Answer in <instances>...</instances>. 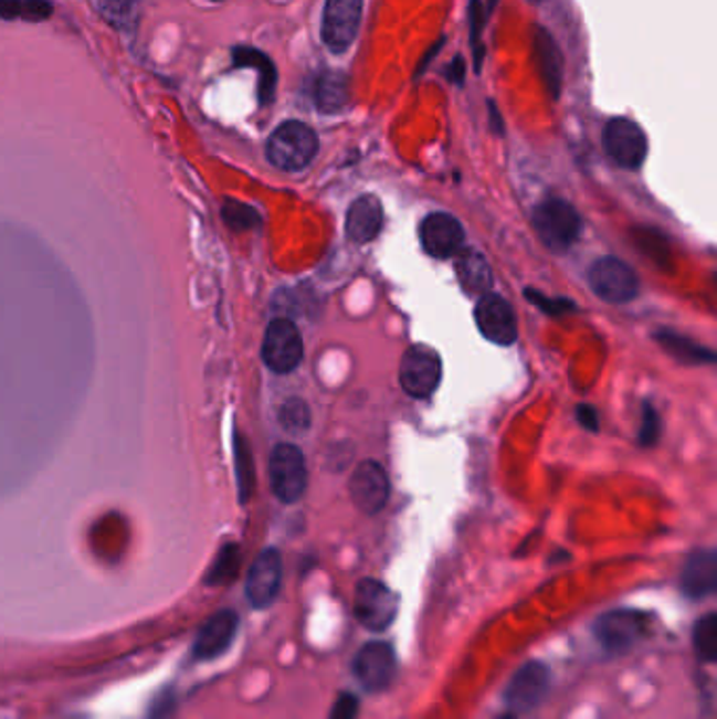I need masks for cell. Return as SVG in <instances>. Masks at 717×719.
<instances>
[{"label":"cell","instance_id":"cell-1","mask_svg":"<svg viewBox=\"0 0 717 719\" xmlns=\"http://www.w3.org/2000/svg\"><path fill=\"white\" fill-rule=\"evenodd\" d=\"M318 154V135L299 120H288L272 133L267 141V160L281 171L297 173L312 165Z\"/></svg>","mask_w":717,"mask_h":719},{"label":"cell","instance_id":"cell-2","mask_svg":"<svg viewBox=\"0 0 717 719\" xmlns=\"http://www.w3.org/2000/svg\"><path fill=\"white\" fill-rule=\"evenodd\" d=\"M533 225L545 246L556 253L570 249L583 230L581 215L562 198H549L541 202L533 213Z\"/></svg>","mask_w":717,"mask_h":719},{"label":"cell","instance_id":"cell-3","mask_svg":"<svg viewBox=\"0 0 717 719\" xmlns=\"http://www.w3.org/2000/svg\"><path fill=\"white\" fill-rule=\"evenodd\" d=\"M398 595L386 583L377 579H362L356 588L354 612L362 627L369 632L381 633L390 630L398 614Z\"/></svg>","mask_w":717,"mask_h":719},{"label":"cell","instance_id":"cell-4","mask_svg":"<svg viewBox=\"0 0 717 719\" xmlns=\"http://www.w3.org/2000/svg\"><path fill=\"white\" fill-rule=\"evenodd\" d=\"M263 362L270 371L291 372L302 364L304 339L299 328L288 318H276L270 323L261 348Z\"/></svg>","mask_w":717,"mask_h":719},{"label":"cell","instance_id":"cell-5","mask_svg":"<svg viewBox=\"0 0 717 719\" xmlns=\"http://www.w3.org/2000/svg\"><path fill=\"white\" fill-rule=\"evenodd\" d=\"M270 482L274 495L283 503H297L307 488V467L302 448L278 444L270 457Z\"/></svg>","mask_w":717,"mask_h":719},{"label":"cell","instance_id":"cell-6","mask_svg":"<svg viewBox=\"0 0 717 719\" xmlns=\"http://www.w3.org/2000/svg\"><path fill=\"white\" fill-rule=\"evenodd\" d=\"M649 630V614L631 609L604 612L595 621V637L609 653H628Z\"/></svg>","mask_w":717,"mask_h":719},{"label":"cell","instance_id":"cell-7","mask_svg":"<svg viewBox=\"0 0 717 719\" xmlns=\"http://www.w3.org/2000/svg\"><path fill=\"white\" fill-rule=\"evenodd\" d=\"M591 290L607 304H628L637 295V276L628 263L616 257H602L589 269Z\"/></svg>","mask_w":717,"mask_h":719},{"label":"cell","instance_id":"cell-8","mask_svg":"<svg viewBox=\"0 0 717 719\" xmlns=\"http://www.w3.org/2000/svg\"><path fill=\"white\" fill-rule=\"evenodd\" d=\"M442 381L440 353L430 346L407 349L400 364V383L413 398H430Z\"/></svg>","mask_w":717,"mask_h":719},{"label":"cell","instance_id":"cell-9","mask_svg":"<svg viewBox=\"0 0 717 719\" xmlns=\"http://www.w3.org/2000/svg\"><path fill=\"white\" fill-rule=\"evenodd\" d=\"M604 150L616 167L635 171L646 160L649 141L640 125L630 118H612L604 129Z\"/></svg>","mask_w":717,"mask_h":719},{"label":"cell","instance_id":"cell-10","mask_svg":"<svg viewBox=\"0 0 717 719\" xmlns=\"http://www.w3.org/2000/svg\"><path fill=\"white\" fill-rule=\"evenodd\" d=\"M398 663L388 642H369L354 658V676L367 692H381L396 679Z\"/></svg>","mask_w":717,"mask_h":719},{"label":"cell","instance_id":"cell-11","mask_svg":"<svg viewBox=\"0 0 717 719\" xmlns=\"http://www.w3.org/2000/svg\"><path fill=\"white\" fill-rule=\"evenodd\" d=\"M365 0H326L323 41L335 53H344L358 36Z\"/></svg>","mask_w":717,"mask_h":719},{"label":"cell","instance_id":"cell-12","mask_svg":"<svg viewBox=\"0 0 717 719\" xmlns=\"http://www.w3.org/2000/svg\"><path fill=\"white\" fill-rule=\"evenodd\" d=\"M549 692V669L541 660H528L509 679L505 702L512 713H528L537 709Z\"/></svg>","mask_w":717,"mask_h":719},{"label":"cell","instance_id":"cell-13","mask_svg":"<svg viewBox=\"0 0 717 719\" xmlns=\"http://www.w3.org/2000/svg\"><path fill=\"white\" fill-rule=\"evenodd\" d=\"M283 585V556L278 549H263L246 577V598L253 609H270Z\"/></svg>","mask_w":717,"mask_h":719},{"label":"cell","instance_id":"cell-14","mask_svg":"<svg viewBox=\"0 0 717 719\" xmlns=\"http://www.w3.org/2000/svg\"><path fill=\"white\" fill-rule=\"evenodd\" d=\"M349 493L362 514H379L390 499V479L386 469L377 461L360 463L349 479Z\"/></svg>","mask_w":717,"mask_h":719},{"label":"cell","instance_id":"cell-15","mask_svg":"<svg viewBox=\"0 0 717 719\" xmlns=\"http://www.w3.org/2000/svg\"><path fill=\"white\" fill-rule=\"evenodd\" d=\"M474 316H476L479 332L491 343L507 348L516 341V337H518L516 316H514L512 306L500 295H493V293L482 295Z\"/></svg>","mask_w":717,"mask_h":719},{"label":"cell","instance_id":"cell-16","mask_svg":"<svg viewBox=\"0 0 717 719\" xmlns=\"http://www.w3.org/2000/svg\"><path fill=\"white\" fill-rule=\"evenodd\" d=\"M421 244L435 260H449L463 249L465 232L461 223L449 213H432L421 223Z\"/></svg>","mask_w":717,"mask_h":719},{"label":"cell","instance_id":"cell-17","mask_svg":"<svg viewBox=\"0 0 717 719\" xmlns=\"http://www.w3.org/2000/svg\"><path fill=\"white\" fill-rule=\"evenodd\" d=\"M239 632V614L234 611H219L200 627L196 635L192 654L196 660H215L234 644Z\"/></svg>","mask_w":717,"mask_h":719},{"label":"cell","instance_id":"cell-18","mask_svg":"<svg viewBox=\"0 0 717 719\" xmlns=\"http://www.w3.org/2000/svg\"><path fill=\"white\" fill-rule=\"evenodd\" d=\"M682 593L690 600H703L717 589L716 549L695 551L682 570Z\"/></svg>","mask_w":717,"mask_h":719},{"label":"cell","instance_id":"cell-19","mask_svg":"<svg viewBox=\"0 0 717 719\" xmlns=\"http://www.w3.org/2000/svg\"><path fill=\"white\" fill-rule=\"evenodd\" d=\"M381 225H383V207L379 198L367 194L351 202L346 218V232L349 239L360 244L370 242L379 236Z\"/></svg>","mask_w":717,"mask_h":719},{"label":"cell","instance_id":"cell-20","mask_svg":"<svg viewBox=\"0 0 717 719\" xmlns=\"http://www.w3.org/2000/svg\"><path fill=\"white\" fill-rule=\"evenodd\" d=\"M535 57L544 76L545 87L551 93L553 99H558L560 88H562V74H565V60L560 53V46L553 41V36L544 30L537 28L535 32Z\"/></svg>","mask_w":717,"mask_h":719},{"label":"cell","instance_id":"cell-21","mask_svg":"<svg viewBox=\"0 0 717 719\" xmlns=\"http://www.w3.org/2000/svg\"><path fill=\"white\" fill-rule=\"evenodd\" d=\"M456 274H458L461 286L474 295H486L493 284L491 265L484 260V255H479L478 251H474V249L458 251Z\"/></svg>","mask_w":717,"mask_h":719},{"label":"cell","instance_id":"cell-22","mask_svg":"<svg viewBox=\"0 0 717 719\" xmlns=\"http://www.w3.org/2000/svg\"><path fill=\"white\" fill-rule=\"evenodd\" d=\"M316 108L323 114H337L348 106L349 83L348 76L337 70H328L318 81L314 91Z\"/></svg>","mask_w":717,"mask_h":719},{"label":"cell","instance_id":"cell-23","mask_svg":"<svg viewBox=\"0 0 717 719\" xmlns=\"http://www.w3.org/2000/svg\"><path fill=\"white\" fill-rule=\"evenodd\" d=\"M234 64L239 67H255L260 72L261 104H270L274 99L276 81H278V74H276V67L272 64V60L253 46H236Z\"/></svg>","mask_w":717,"mask_h":719},{"label":"cell","instance_id":"cell-24","mask_svg":"<svg viewBox=\"0 0 717 719\" xmlns=\"http://www.w3.org/2000/svg\"><path fill=\"white\" fill-rule=\"evenodd\" d=\"M656 341H661L663 348L684 362H696V364H714L716 362V353L711 349L696 346L693 341H688L675 332H669V330L658 332Z\"/></svg>","mask_w":717,"mask_h":719},{"label":"cell","instance_id":"cell-25","mask_svg":"<svg viewBox=\"0 0 717 719\" xmlns=\"http://www.w3.org/2000/svg\"><path fill=\"white\" fill-rule=\"evenodd\" d=\"M695 654L703 663H714L717 656V618L714 612L700 616L693 630Z\"/></svg>","mask_w":717,"mask_h":719},{"label":"cell","instance_id":"cell-26","mask_svg":"<svg viewBox=\"0 0 717 719\" xmlns=\"http://www.w3.org/2000/svg\"><path fill=\"white\" fill-rule=\"evenodd\" d=\"M234 457H236L240 501L246 503L251 499V493L255 488V467H253V455H251L249 442L240 434L234 436Z\"/></svg>","mask_w":717,"mask_h":719},{"label":"cell","instance_id":"cell-27","mask_svg":"<svg viewBox=\"0 0 717 719\" xmlns=\"http://www.w3.org/2000/svg\"><path fill=\"white\" fill-rule=\"evenodd\" d=\"M240 570V549L234 543H228L219 551L218 560L213 562V567L207 574V585L215 588V585H225L230 581L236 579Z\"/></svg>","mask_w":717,"mask_h":719},{"label":"cell","instance_id":"cell-28","mask_svg":"<svg viewBox=\"0 0 717 719\" xmlns=\"http://www.w3.org/2000/svg\"><path fill=\"white\" fill-rule=\"evenodd\" d=\"M51 4L46 0H0V18H23L30 22L46 20Z\"/></svg>","mask_w":717,"mask_h":719},{"label":"cell","instance_id":"cell-29","mask_svg":"<svg viewBox=\"0 0 717 719\" xmlns=\"http://www.w3.org/2000/svg\"><path fill=\"white\" fill-rule=\"evenodd\" d=\"M278 421L288 434H305L312 425V413L309 406L302 398H288L281 406Z\"/></svg>","mask_w":717,"mask_h":719},{"label":"cell","instance_id":"cell-30","mask_svg":"<svg viewBox=\"0 0 717 719\" xmlns=\"http://www.w3.org/2000/svg\"><path fill=\"white\" fill-rule=\"evenodd\" d=\"M223 219L230 228L234 230H253L260 225V213L249 207V204H242V202H236V200H228L223 204Z\"/></svg>","mask_w":717,"mask_h":719},{"label":"cell","instance_id":"cell-31","mask_svg":"<svg viewBox=\"0 0 717 719\" xmlns=\"http://www.w3.org/2000/svg\"><path fill=\"white\" fill-rule=\"evenodd\" d=\"M104 15L108 18L109 22L118 28L129 25L133 20V4L130 0H99Z\"/></svg>","mask_w":717,"mask_h":719},{"label":"cell","instance_id":"cell-32","mask_svg":"<svg viewBox=\"0 0 717 719\" xmlns=\"http://www.w3.org/2000/svg\"><path fill=\"white\" fill-rule=\"evenodd\" d=\"M360 713V700L351 692H344L335 700L328 719H356Z\"/></svg>","mask_w":717,"mask_h":719},{"label":"cell","instance_id":"cell-33","mask_svg":"<svg viewBox=\"0 0 717 719\" xmlns=\"http://www.w3.org/2000/svg\"><path fill=\"white\" fill-rule=\"evenodd\" d=\"M661 434V421L658 414L652 409L651 404H644V423H642V432H640V442L642 446H652L656 442V437Z\"/></svg>","mask_w":717,"mask_h":719},{"label":"cell","instance_id":"cell-34","mask_svg":"<svg viewBox=\"0 0 717 719\" xmlns=\"http://www.w3.org/2000/svg\"><path fill=\"white\" fill-rule=\"evenodd\" d=\"M526 297L530 299V302H535L537 306L544 307V311H547V314H565V311H568L566 307H572V304H568V302H565V299H558V302H551V299H545V297H541L539 295V290H526Z\"/></svg>","mask_w":717,"mask_h":719},{"label":"cell","instance_id":"cell-35","mask_svg":"<svg viewBox=\"0 0 717 719\" xmlns=\"http://www.w3.org/2000/svg\"><path fill=\"white\" fill-rule=\"evenodd\" d=\"M472 41H474V53H476V64H479V30H482V9L479 0H472Z\"/></svg>","mask_w":717,"mask_h":719},{"label":"cell","instance_id":"cell-36","mask_svg":"<svg viewBox=\"0 0 717 719\" xmlns=\"http://www.w3.org/2000/svg\"><path fill=\"white\" fill-rule=\"evenodd\" d=\"M577 419L581 421V425L589 432H598V413L591 406H579L577 409Z\"/></svg>","mask_w":717,"mask_h":719},{"label":"cell","instance_id":"cell-37","mask_svg":"<svg viewBox=\"0 0 717 719\" xmlns=\"http://www.w3.org/2000/svg\"><path fill=\"white\" fill-rule=\"evenodd\" d=\"M463 72H465L463 62L456 57L455 64H453V72H451V78L455 81L456 85H461V83H463Z\"/></svg>","mask_w":717,"mask_h":719},{"label":"cell","instance_id":"cell-38","mask_svg":"<svg viewBox=\"0 0 717 719\" xmlns=\"http://www.w3.org/2000/svg\"><path fill=\"white\" fill-rule=\"evenodd\" d=\"M497 719H518V718H516V713H505V716H500V718Z\"/></svg>","mask_w":717,"mask_h":719},{"label":"cell","instance_id":"cell-39","mask_svg":"<svg viewBox=\"0 0 717 719\" xmlns=\"http://www.w3.org/2000/svg\"><path fill=\"white\" fill-rule=\"evenodd\" d=\"M533 2H544V0H533Z\"/></svg>","mask_w":717,"mask_h":719},{"label":"cell","instance_id":"cell-40","mask_svg":"<svg viewBox=\"0 0 717 719\" xmlns=\"http://www.w3.org/2000/svg\"><path fill=\"white\" fill-rule=\"evenodd\" d=\"M67 719H85V718H67Z\"/></svg>","mask_w":717,"mask_h":719}]
</instances>
